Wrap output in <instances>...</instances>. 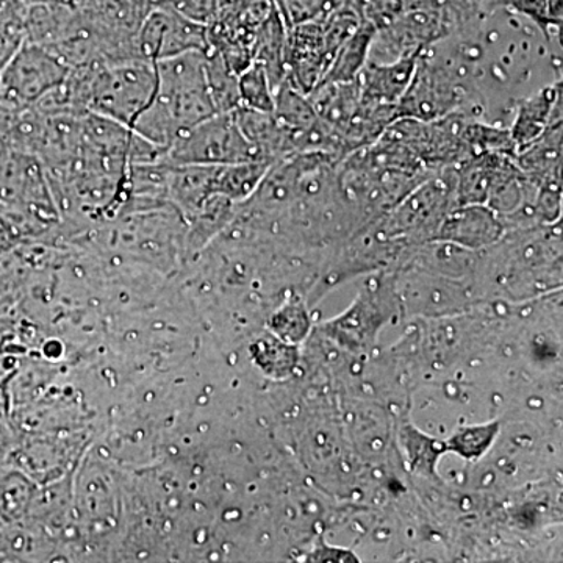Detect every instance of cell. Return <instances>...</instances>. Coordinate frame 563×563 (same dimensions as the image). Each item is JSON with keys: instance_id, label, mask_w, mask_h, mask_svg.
<instances>
[{"instance_id": "6da1fadb", "label": "cell", "mask_w": 563, "mask_h": 563, "mask_svg": "<svg viewBox=\"0 0 563 563\" xmlns=\"http://www.w3.org/2000/svg\"><path fill=\"white\" fill-rule=\"evenodd\" d=\"M157 88L132 132L168 150L180 133L217 114L207 84L206 52H185L155 63Z\"/></svg>"}, {"instance_id": "7a4b0ae2", "label": "cell", "mask_w": 563, "mask_h": 563, "mask_svg": "<svg viewBox=\"0 0 563 563\" xmlns=\"http://www.w3.org/2000/svg\"><path fill=\"white\" fill-rule=\"evenodd\" d=\"M355 3H346L318 20L288 29L285 79L296 90L310 95L324 79L336 52L361 25Z\"/></svg>"}, {"instance_id": "3957f363", "label": "cell", "mask_w": 563, "mask_h": 563, "mask_svg": "<svg viewBox=\"0 0 563 563\" xmlns=\"http://www.w3.org/2000/svg\"><path fill=\"white\" fill-rule=\"evenodd\" d=\"M454 207V166H450L421 181L395 209L376 221L388 239L424 244L435 239L444 217Z\"/></svg>"}, {"instance_id": "277c9868", "label": "cell", "mask_w": 563, "mask_h": 563, "mask_svg": "<svg viewBox=\"0 0 563 563\" xmlns=\"http://www.w3.org/2000/svg\"><path fill=\"white\" fill-rule=\"evenodd\" d=\"M0 203L21 211L43 231L62 218L46 166L31 152L0 151Z\"/></svg>"}, {"instance_id": "5b68a950", "label": "cell", "mask_w": 563, "mask_h": 563, "mask_svg": "<svg viewBox=\"0 0 563 563\" xmlns=\"http://www.w3.org/2000/svg\"><path fill=\"white\" fill-rule=\"evenodd\" d=\"M168 165L218 166L258 162L233 113H217L180 133L163 154Z\"/></svg>"}, {"instance_id": "8992f818", "label": "cell", "mask_w": 563, "mask_h": 563, "mask_svg": "<svg viewBox=\"0 0 563 563\" xmlns=\"http://www.w3.org/2000/svg\"><path fill=\"white\" fill-rule=\"evenodd\" d=\"M69 66L47 47L24 41L0 69V98L33 106L66 80Z\"/></svg>"}, {"instance_id": "52a82bcc", "label": "cell", "mask_w": 563, "mask_h": 563, "mask_svg": "<svg viewBox=\"0 0 563 563\" xmlns=\"http://www.w3.org/2000/svg\"><path fill=\"white\" fill-rule=\"evenodd\" d=\"M209 49L207 24L190 20L174 10L150 11L136 33L139 57L151 63L185 54V52Z\"/></svg>"}, {"instance_id": "ba28073f", "label": "cell", "mask_w": 563, "mask_h": 563, "mask_svg": "<svg viewBox=\"0 0 563 563\" xmlns=\"http://www.w3.org/2000/svg\"><path fill=\"white\" fill-rule=\"evenodd\" d=\"M395 282L391 277L374 282L358 295L354 303L335 321L329 322L328 331L333 339L352 350H365L373 344L377 331L391 317Z\"/></svg>"}, {"instance_id": "9c48e42d", "label": "cell", "mask_w": 563, "mask_h": 563, "mask_svg": "<svg viewBox=\"0 0 563 563\" xmlns=\"http://www.w3.org/2000/svg\"><path fill=\"white\" fill-rule=\"evenodd\" d=\"M506 235L498 214L485 203H465L455 206L444 217L432 242L455 244L473 252L488 250Z\"/></svg>"}, {"instance_id": "30bf717a", "label": "cell", "mask_w": 563, "mask_h": 563, "mask_svg": "<svg viewBox=\"0 0 563 563\" xmlns=\"http://www.w3.org/2000/svg\"><path fill=\"white\" fill-rule=\"evenodd\" d=\"M515 154L485 152L454 166L455 206L487 203L499 181L517 172Z\"/></svg>"}, {"instance_id": "8fae6325", "label": "cell", "mask_w": 563, "mask_h": 563, "mask_svg": "<svg viewBox=\"0 0 563 563\" xmlns=\"http://www.w3.org/2000/svg\"><path fill=\"white\" fill-rule=\"evenodd\" d=\"M562 96V80H555L515 103L514 118L509 125L515 152L523 151L539 140L550 124L563 120Z\"/></svg>"}, {"instance_id": "7c38bea8", "label": "cell", "mask_w": 563, "mask_h": 563, "mask_svg": "<svg viewBox=\"0 0 563 563\" xmlns=\"http://www.w3.org/2000/svg\"><path fill=\"white\" fill-rule=\"evenodd\" d=\"M244 139L251 144L258 162L269 165L295 155L291 133L277 121L274 113L246 109L240 106L232 111Z\"/></svg>"}, {"instance_id": "4fadbf2b", "label": "cell", "mask_w": 563, "mask_h": 563, "mask_svg": "<svg viewBox=\"0 0 563 563\" xmlns=\"http://www.w3.org/2000/svg\"><path fill=\"white\" fill-rule=\"evenodd\" d=\"M563 120L554 121L539 140L515 154L520 172L539 187L562 184Z\"/></svg>"}, {"instance_id": "5bb4252c", "label": "cell", "mask_w": 563, "mask_h": 563, "mask_svg": "<svg viewBox=\"0 0 563 563\" xmlns=\"http://www.w3.org/2000/svg\"><path fill=\"white\" fill-rule=\"evenodd\" d=\"M418 55L390 63L366 62L357 76L361 95L368 101L398 106L412 80Z\"/></svg>"}, {"instance_id": "9a60e30c", "label": "cell", "mask_w": 563, "mask_h": 563, "mask_svg": "<svg viewBox=\"0 0 563 563\" xmlns=\"http://www.w3.org/2000/svg\"><path fill=\"white\" fill-rule=\"evenodd\" d=\"M217 166L169 165L168 201L187 221L202 203L213 196V179Z\"/></svg>"}, {"instance_id": "2e32d148", "label": "cell", "mask_w": 563, "mask_h": 563, "mask_svg": "<svg viewBox=\"0 0 563 563\" xmlns=\"http://www.w3.org/2000/svg\"><path fill=\"white\" fill-rule=\"evenodd\" d=\"M287 35V25H285L276 3H274L272 13L262 22L261 27L255 33L254 46H252V57H254V62L261 63L265 68L274 91L285 80Z\"/></svg>"}, {"instance_id": "e0dca14e", "label": "cell", "mask_w": 563, "mask_h": 563, "mask_svg": "<svg viewBox=\"0 0 563 563\" xmlns=\"http://www.w3.org/2000/svg\"><path fill=\"white\" fill-rule=\"evenodd\" d=\"M269 163L242 162L232 165H218L214 169L213 192L224 196L229 201L242 203L247 201L265 174L268 173Z\"/></svg>"}, {"instance_id": "ac0fdd59", "label": "cell", "mask_w": 563, "mask_h": 563, "mask_svg": "<svg viewBox=\"0 0 563 563\" xmlns=\"http://www.w3.org/2000/svg\"><path fill=\"white\" fill-rule=\"evenodd\" d=\"M404 455L410 472L426 479H437V466L440 459L448 454L446 442L421 432L410 422L402 426L399 432Z\"/></svg>"}, {"instance_id": "d6986e66", "label": "cell", "mask_w": 563, "mask_h": 563, "mask_svg": "<svg viewBox=\"0 0 563 563\" xmlns=\"http://www.w3.org/2000/svg\"><path fill=\"white\" fill-rule=\"evenodd\" d=\"M374 31H376V29H374L373 24L362 20L357 31L352 33L350 38L344 41L340 51L336 52L331 68H329L321 84H329V81H352L357 79L363 66L368 62L369 46H372Z\"/></svg>"}, {"instance_id": "ffe728a7", "label": "cell", "mask_w": 563, "mask_h": 563, "mask_svg": "<svg viewBox=\"0 0 563 563\" xmlns=\"http://www.w3.org/2000/svg\"><path fill=\"white\" fill-rule=\"evenodd\" d=\"M207 84L211 101L218 113H231L242 106L240 102L239 74L229 68L217 51L206 52Z\"/></svg>"}, {"instance_id": "44dd1931", "label": "cell", "mask_w": 563, "mask_h": 563, "mask_svg": "<svg viewBox=\"0 0 563 563\" xmlns=\"http://www.w3.org/2000/svg\"><path fill=\"white\" fill-rule=\"evenodd\" d=\"M501 424L498 421L465 426L446 440L448 454H457L463 461L477 462L490 451L498 439Z\"/></svg>"}, {"instance_id": "7402d4cb", "label": "cell", "mask_w": 563, "mask_h": 563, "mask_svg": "<svg viewBox=\"0 0 563 563\" xmlns=\"http://www.w3.org/2000/svg\"><path fill=\"white\" fill-rule=\"evenodd\" d=\"M240 102L246 109L273 113L274 90L261 63L252 62L239 76Z\"/></svg>"}, {"instance_id": "603a6c76", "label": "cell", "mask_w": 563, "mask_h": 563, "mask_svg": "<svg viewBox=\"0 0 563 563\" xmlns=\"http://www.w3.org/2000/svg\"><path fill=\"white\" fill-rule=\"evenodd\" d=\"M31 503L27 481L18 473L0 477V520L14 523L20 520Z\"/></svg>"}, {"instance_id": "cb8c5ba5", "label": "cell", "mask_w": 563, "mask_h": 563, "mask_svg": "<svg viewBox=\"0 0 563 563\" xmlns=\"http://www.w3.org/2000/svg\"><path fill=\"white\" fill-rule=\"evenodd\" d=\"M272 325L282 342L296 344L302 342L309 333L310 318L301 303H291L274 314Z\"/></svg>"}, {"instance_id": "d4e9b609", "label": "cell", "mask_w": 563, "mask_h": 563, "mask_svg": "<svg viewBox=\"0 0 563 563\" xmlns=\"http://www.w3.org/2000/svg\"><path fill=\"white\" fill-rule=\"evenodd\" d=\"M306 562L317 563H358L361 559L354 551L347 548L332 547L325 542H320L314 547L312 553L306 555Z\"/></svg>"}, {"instance_id": "484cf974", "label": "cell", "mask_w": 563, "mask_h": 563, "mask_svg": "<svg viewBox=\"0 0 563 563\" xmlns=\"http://www.w3.org/2000/svg\"><path fill=\"white\" fill-rule=\"evenodd\" d=\"M25 3L51 2V0H24Z\"/></svg>"}]
</instances>
